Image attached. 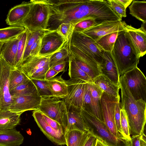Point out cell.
I'll return each instance as SVG.
<instances>
[{
  "mask_svg": "<svg viewBox=\"0 0 146 146\" xmlns=\"http://www.w3.org/2000/svg\"><path fill=\"white\" fill-rule=\"evenodd\" d=\"M46 0L50 9L47 29L51 30H56L63 23L75 25L88 19L100 23L107 17V8L102 0Z\"/></svg>",
  "mask_w": 146,
  "mask_h": 146,
  "instance_id": "cell-1",
  "label": "cell"
},
{
  "mask_svg": "<svg viewBox=\"0 0 146 146\" xmlns=\"http://www.w3.org/2000/svg\"><path fill=\"white\" fill-rule=\"evenodd\" d=\"M119 86L121 94L120 106L125 111L130 135H140L144 133L146 123V102L142 100H135L122 75L120 76Z\"/></svg>",
  "mask_w": 146,
  "mask_h": 146,
  "instance_id": "cell-2",
  "label": "cell"
},
{
  "mask_svg": "<svg viewBox=\"0 0 146 146\" xmlns=\"http://www.w3.org/2000/svg\"><path fill=\"white\" fill-rule=\"evenodd\" d=\"M111 52L120 76L137 66L140 58L129 42L124 30L119 32Z\"/></svg>",
  "mask_w": 146,
  "mask_h": 146,
  "instance_id": "cell-3",
  "label": "cell"
},
{
  "mask_svg": "<svg viewBox=\"0 0 146 146\" xmlns=\"http://www.w3.org/2000/svg\"><path fill=\"white\" fill-rule=\"evenodd\" d=\"M80 113L90 135L109 146H129L130 142L118 138L111 133L104 122L93 114L81 108Z\"/></svg>",
  "mask_w": 146,
  "mask_h": 146,
  "instance_id": "cell-4",
  "label": "cell"
},
{
  "mask_svg": "<svg viewBox=\"0 0 146 146\" xmlns=\"http://www.w3.org/2000/svg\"><path fill=\"white\" fill-rule=\"evenodd\" d=\"M33 4L22 25L29 31L47 29L50 9L46 0H32Z\"/></svg>",
  "mask_w": 146,
  "mask_h": 146,
  "instance_id": "cell-5",
  "label": "cell"
},
{
  "mask_svg": "<svg viewBox=\"0 0 146 146\" xmlns=\"http://www.w3.org/2000/svg\"><path fill=\"white\" fill-rule=\"evenodd\" d=\"M54 97L42 98L38 110L63 126L66 131L68 110L64 101Z\"/></svg>",
  "mask_w": 146,
  "mask_h": 146,
  "instance_id": "cell-6",
  "label": "cell"
},
{
  "mask_svg": "<svg viewBox=\"0 0 146 146\" xmlns=\"http://www.w3.org/2000/svg\"><path fill=\"white\" fill-rule=\"evenodd\" d=\"M68 44L76 47L99 65L101 64L104 50L90 37L82 32L74 31Z\"/></svg>",
  "mask_w": 146,
  "mask_h": 146,
  "instance_id": "cell-7",
  "label": "cell"
},
{
  "mask_svg": "<svg viewBox=\"0 0 146 146\" xmlns=\"http://www.w3.org/2000/svg\"><path fill=\"white\" fill-rule=\"evenodd\" d=\"M122 75L135 100H142L146 102V78L141 70L137 66L127 71Z\"/></svg>",
  "mask_w": 146,
  "mask_h": 146,
  "instance_id": "cell-8",
  "label": "cell"
},
{
  "mask_svg": "<svg viewBox=\"0 0 146 146\" xmlns=\"http://www.w3.org/2000/svg\"><path fill=\"white\" fill-rule=\"evenodd\" d=\"M66 81L68 87V95L64 98V101L68 110L80 111L88 82L79 79H70Z\"/></svg>",
  "mask_w": 146,
  "mask_h": 146,
  "instance_id": "cell-9",
  "label": "cell"
},
{
  "mask_svg": "<svg viewBox=\"0 0 146 146\" xmlns=\"http://www.w3.org/2000/svg\"><path fill=\"white\" fill-rule=\"evenodd\" d=\"M119 100L120 96L115 97L103 92L100 99L101 107L104 121L111 133L116 137L124 140L117 131L115 119V106Z\"/></svg>",
  "mask_w": 146,
  "mask_h": 146,
  "instance_id": "cell-10",
  "label": "cell"
},
{
  "mask_svg": "<svg viewBox=\"0 0 146 146\" xmlns=\"http://www.w3.org/2000/svg\"><path fill=\"white\" fill-rule=\"evenodd\" d=\"M13 67L0 57V112L9 110L12 96L9 90V81Z\"/></svg>",
  "mask_w": 146,
  "mask_h": 146,
  "instance_id": "cell-11",
  "label": "cell"
},
{
  "mask_svg": "<svg viewBox=\"0 0 146 146\" xmlns=\"http://www.w3.org/2000/svg\"><path fill=\"white\" fill-rule=\"evenodd\" d=\"M68 48L77 65L92 80L102 74L99 64L94 60L74 46L68 44Z\"/></svg>",
  "mask_w": 146,
  "mask_h": 146,
  "instance_id": "cell-12",
  "label": "cell"
},
{
  "mask_svg": "<svg viewBox=\"0 0 146 146\" xmlns=\"http://www.w3.org/2000/svg\"><path fill=\"white\" fill-rule=\"evenodd\" d=\"M125 35L134 49L140 58L146 53V31L141 27L139 29L127 25L123 21Z\"/></svg>",
  "mask_w": 146,
  "mask_h": 146,
  "instance_id": "cell-13",
  "label": "cell"
},
{
  "mask_svg": "<svg viewBox=\"0 0 146 146\" xmlns=\"http://www.w3.org/2000/svg\"><path fill=\"white\" fill-rule=\"evenodd\" d=\"M66 43V40L56 30H51L42 38L39 55L44 56H50L63 47Z\"/></svg>",
  "mask_w": 146,
  "mask_h": 146,
  "instance_id": "cell-14",
  "label": "cell"
},
{
  "mask_svg": "<svg viewBox=\"0 0 146 146\" xmlns=\"http://www.w3.org/2000/svg\"><path fill=\"white\" fill-rule=\"evenodd\" d=\"M32 115L41 131L49 139L57 145H66V133L56 131L50 126L40 111L34 110Z\"/></svg>",
  "mask_w": 146,
  "mask_h": 146,
  "instance_id": "cell-15",
  "label": "cell"
},
{
  "mask_svg": "<svg viewBox=\"0 0 146 146\" xmlns=\"http://www.w3.org/2000/svg\"><path fill=\"white\" fill-rule=\"evenodd\" d=\"M9 110L16 113H23L31 110H38L42 97L39 96L16 95L12 96Z\"/></svg>",
  "mask_w": 146,
  "mask_h": 146,
  "instance_id": "cell-16",
  "label": "cell"
},
{
  "mask_svg": "<svg viewBox=\"0 0 146 146\" xmlns=\"http://www.w3.org/2000/svg\"><path fill=\"white\" fill-rule=\"evenodd\" d=\"M123 30V21H117L97 25L82 33L90 37L96 42L105 35Z\"/></svg>",
  "mask_w": 146,
  "mask_h": 146,
  "instance_id": "cell-17",
  "label": "cell"
},
{
  "mask_svg": "<svg viewBox=\"0 0 146 146\" xmlns=\"http://www.w3.org/2000/svg\"><path fill=\"white\" fill-rule=\"evenodd\" d=\"M99 66L102 74L115 85L119 86L120 76L111 52L104 51L102 60Z\"/></svg>",
  "mask_w": 146,
  "mask_h": 146,
  "instance_id": "cell-18",
  "label": "cell"
},
{
  "mask_svg": "<svg viewBox=\"0 0 146 146\" xmlns=\"http://www.w3.org/2000/svg\"><path fill=\"white\" fill-rule=\"evenodd\" d=\"M33 4L32 0L29 2H23L12 8L7 15L5 20L7 24L11 26H22L23 21Z\"/></svg>",
  "mask_w": 146,
  "mask_h": 146,
  "instance_id": "cell-19",
  "label": "cell"
},
{
  "mask_svg": "<svg viewBox=\"0 0 146 146\" xmlns=\"http://www.w3.org/2000/svg\"><path fill=\"white\" fill-rule=\"evenodd\" d=\"M50 56H29L23 60L21 69L30 79L38 70L49 64Z\"/></svg>",
  "mask_w": 146,
  "mask_h": 146,
  "instance_id": "cell-20",
  "label": "cell"
},
{
  "mask_svg": "<svg viewBox=\"0 0 146 146\" xmlns=\"http://www.w3.org/2000/svg\"><path fill=\"white\" fill-rule=\"evenodd\" d=\"M21 35L14 39L4 42L1 50V57L14 67L17 46Z\"/></svg>",
  "mask_w": 146,
  "mask_h": 146,
  "instance_id": "cell-21",
  "label": "cell"
},
{
  "mask_svg": "<svg viewBox=\"0 0 146 146\" xmlns=\"http://www.w3.org/2000/svg\"><path fill=\"white\" fill-rule=\"evenodd\" d=\"M24 138L15 128L0 131V146H20Z\"/></svg>",
  "mask_w": 146,
  "mask_h": 146,
  "instance_id": "cell-22",
  "label": "cell"
},
{
  "mask_svg": "<svg viewBox=\"0 0 146 146\" xmlns=\"http://www.w3.org/2000/svg\"><path fill=\"white\" fill-rule=\"evenodd\" d=\"M61 76L54 77L46 81L53 97L64 99L68 95V87L66 81Z\"/></svg>",
  "mask_w": 146,
  "mask_h": 146,
  "instance_id": "cell-23",
  "label": "cell"
},
{
  "mask_svg": "<svg viewBox=\"0 0 146 146\" xmlns=\"http://www.w3.org/2000/svg\"><path fill=\"white\" fill-rule=\"evenodd\" d=\"M23 113H16L9 110L0 112V131L15 128L20 122Z\"/></svg>",
  "mask_w": 146,
  "mask_h": 146,
  "instance_id": "cell-24",
  "label": "cell"
},
{
  "mask_svg": "<svg viewBox=\"0 0 146 146\" xmlns=\"http://www.w3.org/2000/svg\"><path fill=\"white\" fill-rule=\"evenodd\" d=\"M92 82L108 95L115 97L119 96V86L115 85L104 75L102 74L97 76Z\"/></svg>",
  "mask_w": 146,
  "mask_h": 146,
  "instance_id": "cell-25",
  "label": "cell"
},
{
  "mask_svg": "<svg viewBox=\"0 0 146 146\" xmlns=\"http://www.w3.org/2000/svg\"><path fill=\"white\" fill-rule=\"evenodd\" d=\"M91 135L87 131L78 130H69L66 132L67 146H84Z\"/></svg>",
  "mask_w": 146,
  "mask_h": 146,
  "instance_id": "cell-26",
  "label": "cell"
},
{
  "mask_svg": "<svg viewBox=\"0 0 146 146\" xmlns=\"http://www.w3.org/2000/svg\"><path fill=\"white\" fill-rule=\"evenodd\" d=\"M88 84L91 95L93 114L100 120L104 121L100 102L104 92L92 82L88 83Z\"/></svg>",
  "mask_w": 146,
  "mask_h": 146,
  "instance_id": "cell-27",
  "label": "cell"
},
{
  "mask_svg": "<svg viewBox=\"0 0 146 146\" xmlns=\"http://www.w3.org/2000/svg\"><path fill=\"white\" fill-rule=\"evenodd\" d=\"M68 119L66 131L72 130H78L88 132L80 111L72 110L68 111Z\"/></svg>",
  "mask_w": 146,
  "mask_h": 146,
  "instance_id": "cell-28",
  "label": "cell"
},
{
  "mask_svg": "<svg viewBox=\"0 0 146 146\" xmlns=\"http://www.w3.org/2000/svg\"><path fill=\"white\" fill-rule=\"evenodd\" d=\"M68 57V74L70 79L81 80L88 83L92 82V80L89 76L77 65L73 56L70 52Z\"/></svg>",
  "mask_w": 146,
  "mask_h": 146,
  "instance_id": "cell-29",
  "label": "cell"
},
{
  "mask_svg": "<svg viewBox=\"0 0 146 146\" xmlns=\"http://www.w3.org/2000/svg\"><path fill=\"white\" fill-rule=\"evenodd\" d=\"M129 14L143 23H146V1L133 0L129 7Z\"/></svg>",
  "mask_w": 146,
  "mask_h": 146,
  "instance_id": "cell-30",
  "label": "cell"
},
{
  "mask_svg": "<svg viewBox=\"0 0 146 146\" xmlns=\"http://www.w3.org/2000/svg\"><path fill=\"white\" fill-rule=\"evenodd\" d=\"M12 96L16 95L39 96L37 90L29 79L10 92Z\"/></svg>",
  "mask_w": 146,
  "mask_h": 146,
  "instance_id": "cell-31",
  "label": "cell"
},
{
  "mask_svg": "<svg viewBox=\"0 0 146 146\" xmlns=\"http://www.w3.org/2000/svg\"><path fill=\"white\" fill-rule=\"evenodd\" d=\"M50 31L51 30L48 29L32 31H29L27 30V40L22 62L28 57V51L31 46L39 38H42L44 35Z\"/></svg>",
  "mask_w": 146,
  "mask_h": 146,
  "instance_id": "cell-32",
  "label": "cell"
},
{
  "mask_svg": "<svg viewBox=\"0 0 146 146\" xmlns=\"http://www.w3.org/2000/svg\"><path fill=\"white\" fill-rule=\"evenodd\" d=\"M26 29L24 27L19 26L0 29V42H5L14 39L20 36Z\"/></svg>",
  "mask_w": 146,
  "mask_h": 146,
  "instance_id": "cell-33",
  "label": "cell"
},
{
  "mask_svg": "<svg viewBox=\"0 0 146 146\" xmlns=\"http://www.w3.org/2000/svg\"><path fill=\"white\" fill-rule=\"evenodd\" d=\"M29 79L21 69L13 67L10 76L9 91Z\"/></svg>",
  "mask_w": 146,
  "mask_h": 146,
  "instance_id": "cell-34",
  "label": "cell"
},
{
  "mask_svg": "<svg viewBox=\"0 0 146 146\" xmlns=\"http://www.w3.org/2000/svg\"><path fill=\"white\" fill-rule=\"evenodd\" d=\"M70 53L68 43H66L60 50L53 54L49 58L50 68L65 61Z\"/></svg>",
  "mask_w": 146,
  "mask_h": 146,
  "instance_id": "cell-35",
  "label": "cell"
},
{
  "mask_svg": "<svg viewBox=\"0 0 146 146\" xmlns=\"http://www.w3.org/2000/svg\"><path fill=\"white\" fill-rule=\"evenodd\" d=\"M119 32L105 35L96 42L104 51L111 52L118 34Z\"/></svg>",
  "mask_w": 146,
  "mask_h": 146,
  "instance_id": "cell-36",
  "label": "cell"
},
{
  "mask_svg": "<svg viewBox=\"0 0 146 146\" xmlns=\"http://www.w3.org/2000/svg\"><path fill=\"white\" fill-rule=\"evenodd\" d=\"M27 32V30L26 29L25 31L20 36L15 63V67L16 68H20L22 63L26 42Z\"/></svg>",
  "mask_w": 146,
  "mask_h": 146,
  "instance_id": "cell-37",
  "label": "cell"
},
{
  "mask_svg": "<svg viewBox=\"0 0 146 146\" xmlns=\"http://www.w3.org/2000/svg\"><path fill=\"white\" fill-rule=\"evenodd\" d=\"M35 86L39 95L42 98L53 97L46 80L31 79Z\"/></svg>",
  "mask_w": 146,
  "mask_h": 146,
  "instance_id": "cell-38",
  "label": "cell"
},
{
  "mask_svg": "<svg viewBox=\"0 0 146 146\" xmlns=\"http://www.w3.org/2000/svg\"><path fill=\"white\" fill-rule=\"evenodd\" d=\"M75 25L70 23H63L56 29L58 33L69 43L73 33Z\"/></svg>",
  "mask_w": 146,
  "mask_h": 146,
  "instance_id": "cell-39",
  "label": "cell"
},
{
  "mask_svg": "<svg viewBox=\"0 0 146 146\" xmlns=\"http://www.w3.org/2000/svg\"><path fill=\"white\" fill-rule=\"evenodd\" d=\"M120 123L121 128L126 139L128 141L131 140L129 133V125L125 111L123 107L121 106Z\"/></svg>",
  "mask_w": 146,
  "mask_h": 146,
  "instance_id": "cell-40",
  "label": "cell"
},
{
  "mask_svg": "<svg viewBox=\"0 0 146 146\" xmlns=\"http://www.w3.org/2000/svg\"><path fill=\"white\" fill-rule=\"evenodd\" d=\"M81 108L93 114L92 98L88 83L86 86Z\"/></svg>",
  "mask_w": 146,
  "mask_h": 146,
  "instance_id": "cell-41",
  "label": "cell"
},
{
  "mask_svg": "<svg viewBox=\"0 0 146 146\" xmlns=\"http://www.w3.org/2000/svg\"><path fill=\"white\" fill-rule=\"evenodd\" d=\"M99 25L94 19H88L82 20L75 26L74 31L79 32H83L93 27Z\"/></svg>",
  "mask_w": 146,
  "mask_h": 146,
  "instance_id": "cell-42",
  "label": "cell"
},
{
  "mask_svg": "<svg viewBox=\"0 0 146 146\" xmlns=\"http://www.w3.org/2000/svg\"><path fill=\"white\" fill-rule=\"evenodd\" d=\"M119 102L120 100L117 102L115 106V119L116 128L121 138L124 140L128 141L125 138L121 127L120 123L121 106Z\"/></svg>",
  "mask_w": 146,
  "mask_h": 146,
  "instance_id": "cell-43",
  "label": "cell"
},
{
  "mask_svg": "<svg viewBox=\"0 0 146 146\" xmlns=\"http://www.w3.org/2000/svg\"><path fill=\"white\" fill-rule=\"evenodd\" d=\"M114 12L121 18L127 16L125 8L115 0H107Z\"/></svg>",
  "mask_w": 146,
  "mask_h": 146,
  "instance_id": "cell-44",
  "label": "cell"
},
{
  "mask_svg": "<svg viewBox=\"0 0 146 146\" xmlns=\"http://www.w3.org/2000/svg\"><path fill=\"white\" fill-rule=\"evenodd\" d=\"M129 146H146V136L144 133L140 135H132Z\"/></svg>",
  "mask_w": 146,
  "mask_h": 146,
  "instance_id": "cell-45",
  "label": "cell"
},
{
  "mask_svg": "<svg viewBox=\"0 0 146 146\" xmlns=\"http://www.w3.org/2000/svg\"><path fill=\"white\" fill-rule=\"evenodd\" d=\"M42 114L47 123L53 129L56 131H61L66 133V130L63 126L56 121L50 118L46 115L43 113Z\"/></svg>",
  "mask_w": 146,
  "mask_h": 146,
  "instance_id": "cell-46",
  "label": "cell"
},
{
  "mask_svg": "<svg viewBox=\"0 0 146 146\" xmlns=\"http://www.w3.org/2000/svg\"><path fill=\"white\" fill-rule=\"evenodd\" d=\"M42 38H39L30 47L28 51V57L39 55L41 45Z\"/></svg>",
  "mask_w": 146,
  "mask_h": 146,
  "instance_id": "cell-47",
  "label": "cell"
},
{
  "mask_svg": "<svg viewBox=\"0 0 146 146\" xmlns=\"http://www.w3.org/2000/svg\"><path fill=\"white\" fill-rule=\"evenodd\" d=\"M50 68L49 64L37 70L32 76L30 79L45 80V75Z\"/></svg>",
  "mask_w": 146,
  "mask_h": 146,
  "instance_id": "cell-48",
  "label": "cell"
},
{
  "mask_svg": "<svg viewBox=\"0 0 146 146\" xmlns=\"http://www.w3.org/2000/svg\"><path fill=\"white\" fill-rule=\"evenodd\" d=\"M58 73L51 68H50L45 75V80H48L55 77Z\"/></svg>",
  "mask_w": 146,
  "mask_h": 146,
  "instance_id": "cell-49",
  "label": "cell"
},
{
  "mask_svg": "<svg viewBox=\"0 0 146 146\" xmlns=\"http://www.w3.org/2000/svg\"><path fill=\"white\" fill-rule=\"evenodd\" d=\"M66 62V61L56 65L52 67L51 68L53 70L58 72V73L60 72L63 71L65 69Z\"/></svg>",
  "mask_w": 146,
  "mask_h": 146,
  "instance_id": "cell-50",
  "label": "cell"
},
{
  "mask_svg": "<svg viewBox=\"0 0 146 146\" xmlns=\"http://www.w3.org/2000/svg\"><path fill=\"white\" fill-rule=\"evenodd\" d=\"M97 139L94 136L91 135L84 146H96Z\"/></svg>",
  "mask_w": 146,
  "mask_h": 146,
  "instance_id": "cell-51",
  "label": "cell"
},
{
  "mask_svg": "<svg viewBox=\"0 0 146 146\" xmlns=\"http://www.w3.org/2000/svg\"><path fill=\"white\" fill-rule=\"evenodd\" d=\"M116 1L126 8L132 2L133 0H115Z\"/></svg>",
  "mask_w": 146,
  "mask_h": 146,
  "instance_id": "cell-52",
  "label": "cell"
},
{
  "mask_svg": "<svg viewBox=\"0 0 146 146\" xmlns=\"http://www.w3.org/2000/svg\"><path fill=\"white\" fill-rule=\"evenodd\" d=\"M96 146H109L101 140L97 139Z\"/></svg>",
  "mask_w": 146,
  "mask_h": 146,
  "instance_id": "cell-53",
  "label": "cell"
},
{
  "mask_svg": "<svg viewBox=\"0 0 146 146\" xmlns=\"http://www.w3.org/2000/svg\"><path fill=\"white\" fill-rule=\"evenodd\" d=\"M4 42H0V57L2 46Z\"/></svg>",
  "mask_w": 146,
  "mask_h": 146,
  "instance_id": "cell-54",
  "label": "cell"
}]
</instances>
